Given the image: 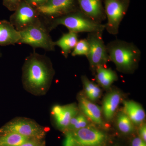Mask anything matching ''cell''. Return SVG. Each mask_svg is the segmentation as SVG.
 I'll return each instance as SVG.
<instances>
[{
    "instance_id": "1",
    "label": "cell",
    "mask_w": 146,
    "mask_h": 146,
    "mask_svg": "<svg viewBox=\"0 0 146 146\" xmlns=\"http://www.w3.org/2000/svg\"><path fill=\"white\" fill-rule=\"evenodd\" d=\"M23 72L24 84L27 88L33 91L46 89L54 74L50 58L35 51L26 58Z\"/></svg>"
},
{
    "instance_id": "2",
    "label": "cell",
    "mask_w": 146,
    "mask_h": 146,
    "mask_svg": "<svg viewBox=\"0 0 146 146\" xmlns=\"http://www.w3.org/2000/svg\"><path fill=\"white\" fill-rule=\"evenodd\" d=\"M106 47L110 61L114 63L118 70L130 73L137 68L141 52L133 43L117 39L108 43Z\"/></svg>"
},
{
    "instance_id": "3",
    "label": "cell",
    "mask_w": 146,
    "mask_h": 146,
    "mask_svg": "<svg viewBox=\"0 0 146 146\" xmlns=\"http://www.w3.org/2000/svg\"><path fill=\"white\" fill-rule=\"evenodd\" d=\"M44 22L50 31L60 25L66 27L69 31L77 33H103L105 30V24L96 23L80 10L51 21Z\"/></svg>"
},
{
    "instance_id": "4",
    "label": "cell",
    "mask_w": 146,
    "mask_h": 146,
    "mask_svg": "<svg viewBox=\"0 0 146 146\" xmlns=\"http://www.w3.org/2000/svg\"><path fill=\"white\" fill-rule=\"evenodd\" d=\"M50 31L43 20L38 23L20 32L21 39L19 44L29 45L33 48H41L47 51H54V42Z\"/></svg>"
},
{
    "instance_id": "5",
    "label": "cell",
    "mask_w": 146,
    "mask_h": 146,
    "mask_svg": "<svg viewBox=\"0 0 146 146\" xmlns=\"http://www.w3.org/2000/svg\"><path fill=\"white\" fill-rule=\"evenodd\" d=\"M103 2L107 20L105 29L109 34L117 35L120 24L128 9L130 0H103Z\"/></svg>"
},
{
    "instance_id": "6",
    "label": "cell",
    "mask_w": 146,
    "mask_h": 146,
    "mask_svg": "<svg viewBox=\"0 0 146 146\" xmlns=\"http://www.w3.org/2000/svg\"><path fill=\"white\" fill-rule=\"evenodd\" d=\"M36 9L45 22L80 10L77 0H49Z\"/></svg>"
},
{
    "instance_id": "7",
    "label": "cell",
    "mask_w": 146,
    "mask_h": 146,
    "mask_svg": "<svg viewBox=\"0 0 146 146\" xmlns=\"http://www.w3.org/2000/svg\"><path fill=\"white\" fill-rule=\"evenodd\" d=\"M103 33H88L86 39L90 46L87 57L91 70L95 73L96 69L100 66H105L110 61L106 45L102 37Z\"/></svg>"
},
{
    "instance_id": "8",
    "label": "cell",
    "mask_w": 146,
    "mask_h": 146,
    "mask_svg": "<svg viewBox=\"0 0 146 146\" xmlns=\"http://www.w3.org/2000/svg\"><path fill=\"white\" fill-rule=\"evenodd\" d=\"M14 132L30 139L42 140L44 137V129L32 120L20 119L12 120L0 128V134Z\"/></svg>"
},
{
    "instance_id": "9",
    "label": "cell",
    "mask_w": 146,
    "mask_h": 146,
    "mask_svg": "<svg viewBox=\"0 0 146 146\" xmlns=\"http://www.w3.org/2000/svg\"><path fill=\"white\" fill-rule=\"evenodd\" d=\"M41 20L36 8L25 0H22L14 13L10 16L9 22L17 31L21 32L38 23Z\"/></svg>"
},
{
    "instance_id": "10",
    "label": "cell",
    "mask_w": 146,
    "mask_h": 146,
    "mask_svg": "<svg viewBox=\"0 0 146 146\" xmlns=\"http://www.w3.org/2000/svg\"><path fill=\"white\" fill-rule=\"evenodd\" d=\"M71 134L75 146H102L107 138L103 131L91 126L73 131Z\"/></svg>"
},
{
    "instance_id": "11",
    "label": "cell",
    "mask_w": 146,
    "mask_h": 146,
    "mask_svg": "<svg viewBox=\"0 0 146 146\" xmlns=\"http://www.w3.org/2000/svg\"><path fill=\"white\" fill-rule=\"evenodd\" d=\"M80 11L98 23L106 19L103 0H77Z\"/></svg>"
},
{
    "instance_id": "12",
    "label": "cell",
    "mask_w": 146,
    "mask_h": 146,
    "mask_svg": "<svg viewBox=\"0 0 146 146\" xmlns=\"http://www.w3.org/2000/svg\"><path fill=\"white\" fill-rule=\"evenodd\" d=\"M79 106L83 115L93 122L100 125H103L101 108L91 101L82 96L78 98Z\"/></svg>"
},
{
    "instance_id": "13",
    "label": "cell",
    "mask_w": 146,
    "mask_h": 146,
    "mask_svg": "<svg viewBox=\"0 0 146 146\" xmlns=\"http://www.w3.org/2000/svg\"><path fill=\"white\" fill-rule=\"evenodd\" d=\"M21 37L20 32L9 21L0 20V46L19 44Z\"/></svg>"
},
{
    "instance_id": "14",
    "label": "cell",
    "mask_w": 146,
    "mask_h": 146,
    "mask_svg": "<svg viewBox=\"0 0 146 146\" xmlns=\"http://www.w3.org/2000/svg\"><path fill=\"white\" fill-rule=\"evenodd\" d=\"M121 94L119 91H112L107 94L103 102V111L105 118L109 121L113 117L121 100Z\"/></svg>"
},
{
    "instance_id": "15",
    "label": "cell",
    "mask_w": 146,
    "mask_h": 146,
    "mask_svg": "<svg viewBox=\"0 0 146 146\" xmlns=\"http://www.w3.org/2000/svg\"><path fill=\"white\" fill-rule=\"evenodd\" d=\"M124 112L133 123L139 124L145 118V112L141 105L133 101H125L123 103Z\"/></svg>"
},
{
    "instance_id": "16",
    "label": "cell",
    "mask_w": 146,
    "mask_h": 146,
    "mask_svg": "<svg viewBox=\"0 0 146 146\" xmlns=\"http://www.w3.org/2000/svg\"><path fill=\"white\" fill-rule=\"evenodd\" d=\"M78 41V33L69 31L67 33H63L58 40L54 42V44L55 46L60 47L62 55L67 58Z\"/></svg>"
},
{
    "instance_id": "17",
    "label": "cell",
    "mask_w": 146,
    "mask_h": 146,
    "mask_svg": "<svg viewBox=\"0 0 146 146\" xmlns=\"http://www.w3.org/2000/svg\"><path fill=\"white\" fill-rule=\"evenodd\" d=\"M96 80L102 87L106 89L110 88L112 84L117 81L118 77L117 73L111 68L105 66L98 67L95 71Z\"/></svg>"
},
{
    "instance_id": "18",
    "label": "cell",
    "mask_w": 146,
    "mask_h": 146,
    "mask_svg": "<svg viewBox=\"0 0 146 146\" xmlns=\"http://www.w3.org/2000/svg\"><path fill=\"white\" fill-rule=\"evenodd\" d=\"M78 112V108L74 104L63 106L61 113L54 118L58 127L62 130L68 129L71 120Z\"/></svg>"
},
{
    "instance_id": "19",
    "label": "cell",
    "mask_w": 146,
    "mask_h": 146,
    "mask_svg": "<svg viewBox=\"0 0 146 146\" xmlns=\"http://www.w3.org/2000/svg\"><path fill=\"white\" fill-rule=\"evenodd\" d=\"M81 79L87 98L91 101L98 100L102 94L101 89L98 85L91 81L86 76H82Z\"/></svg>"
},
{
    "instance_id": "20",
    "label": "cell",
    "mask_w": 146,
    "mask_h": 146,
    "mask_svg": "<svg viewBox=\"0 0 146 146\" xmlns=\"http://www.w3.org/2000/svg\"><path fill=\"white\" fill-rule=\"evenodd\" d=\"M30 138L14 132L0 134V145L21 146Z\"/></svg>"
},
{
    "instance_id": "21",
    "label": "cell",
    "mask_w": 146,
    "mask_h": 146,
    "mask_svg": "<svg viewBox=\"0 0 146 146\" xmlns=\"http://www.w3.org/2000/svg\"><path fill=\"white\" fill-rule=\"evenodd\" d=\"M117 125L119 130L123 133H131L134 130L133 123L123 112H120L118 115Z\"/></svg>"
},
{
    "instance_id": "22",
    "label": "cell",
    "mask_w": 146,
    "mask_h": 146,
    "mask_svg": "<svg viewBox=\"0 0 146 146\" xmlns=\"http://www.w3.org/2000/svg\"><path fill=\"white\" fill-rule=\"evenodd\" d=\"M89 121L83 114H77L70 122L68 129L73 131L78 130L88 126Z\"/></svg>"
},
{
    "instance_id": "23",
    "label": "cell",
    "mask_w": 146,
    "mask_h": 146,
    "mask_svg": "<svg viewBox=\"0 0 146 146\" xmlns=\"http://www.w3.org/2000/svg\"><path fill=\"white\" fill-rule=\"evenodd\" d=\"M90 46L88 40L86 39L78 40L75 46L71 52L72 56H87L89 52Z\"/></svg>"
},
{
    "instance_id": "24",
    "label": "cell",
    "mask_w": 146,
    "mask_h": 146,
    "mask_svg": "<svg viewBox=\"0 0 146 146\" xmlns=\"http://www.w3.org/2000/svg\"><path fill=\"white\" fill-rule=\"evenodd\" d=\"M22 0H3V4L11 11H15Z\"/></svg>"
},
{
    "instance_id": "25",
    "label": "cell",
    "mask_w": 146,
    "mask_h": 146,
    "mask_svg": "<svg viewBox=\"0 0 146 146\" xmlns=\"http://www.w3.org/2000/svg\"><path fill=\"white\" fill-rule=\"evenodd\" d=\"M21 146H44L42 140L37 139H29Z\"/></svg>"
},
{
    "instance_id": "26",
    "label": "cell",
    "mask_w": 146,
    "mask_h": 146,
    "mask_svg": "<svg viewBox=\"0 0 146 146\" xmlns=\"http://www.w3.org/2000/svg\"><path fill=\"white\" fill-rule=\"evenodd\" d=\"M35 8L39 7L45 4L49 0H25Z\"/></svg>"
},
{
    "instance_id": "27",
    "label": "cell",
    "mask_w": 146,
    "mask_h": 146,
    "mask_svg": "<svg viewBox=\"0 0 146 146\" xmlns=\"http://www.w3.org/2000/svg\"><path fill=\"white\" fill-rule=\"evenodd\" d=\"M63 106L56 105L53 107L52 110V114L54 118L57 117L61 113L63 109Z\"/></svg>"
},
{
    "instance_id": "28",
    "label": "cell",
    "mask_w": 146,
    "mask_h": 146,
    "mask_svg": "<svg viewBox=\"0 0 146 146\" xmlns=\"http://www.w3.org/2000/svg\"><path fill=\"white\" fill-rule=\"evenodd\" d=\"M131 146H146V142L143 141L140 137H136L132 141Z\"/></svg>"
},
{
    "instance_id": "29",
    "label": "cell",
    "mask_w": 146,
    "mask_h": 146,
    "mask_svg": "<svg viewBox=\"0 0 146 146\" xmlns=\"http://www.w3.org/2000/svg\"><path fill=\"white\" fill-rule=\"evenodd\" d=\"M139 134L140 138L143 141L146 142V126L145 124H143L140 127L139 130Z\"/></svg>"
},
{
    "instance_id": "30",
    "label": "cell",
    "mask_w": 146,
    "mask_h": 146,
    "mask_svg": "<svg viewBox=\"0 0 146 146\" xmlns=\"http://www.w3.org/2000/svg\"><path fill=\"white\" fill-rule=\"evenodd\" d=\"M65 146H75L74 144L71 133L68 134L66 137L65 143Z\"/></svg>"
},
{
    "instance_id": "31",
    "label": "cell",
    "mask_w": 146,
    "mask_h": 146,
    "mask_svg": "<svg viewBox=\"0 0 146 146\" xmlns=\"http://www.w3.org/2000/svg\"><path fill=\"white\" fill-rule=\"evenodd\" d=\"M0 146H1L0 145Z\"/></svg>"
}]
</instances>
